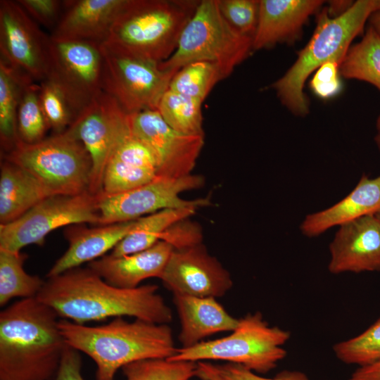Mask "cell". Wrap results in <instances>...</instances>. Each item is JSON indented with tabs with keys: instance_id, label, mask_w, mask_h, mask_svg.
<instances>
[{
	"instance_id": "cell-11",
	"label": "cell",
	"mask_w": 380,
	"mask_h": 380,
	"mask_svg": "<svg viewBox=\"0 0 380 380\" xmlns=\"http://www.w3.org/2000/svg\"><path fill=\"white\" fill-rule=\"evenodd\" d=\"M103 70L101 43L50 37L46 79L64 94L77 116L103 91Z\"/></svg>"
},
{
	"instance_id": "cell-40",
	"label": "cell",
	"mask_w": 380,
	"mask_h": 380,
	"mask_svg": "<svg viewBox=\"0 0 380 380\" xmlns=\"http://www.w3.org/2000/svg\"><path fill=\"white\" fill-rule=\"evenodd\" d=\"M161 240L170 243L175 249L187 248L202 243V229L196 222L185 219L169 228Z\"/></svg>"
},
{
	"instance_id": "cell-20",
	"label": "cell",
	"mask_w": 380,
	"mask_h": 380,
	"mask_svg": "<svg viewBox=\"0 0 380 380\" xmlns=\"http://www.w3.org/2000/svg\"><path fill=\"white\" fill-rule=\"evenodd\" d=\"M319 0H260L252 49L271 47L298 37L310 15L323 4Z\"/></svg>"
},
{
	"instance_id": "cell-33",
	"label": "cell",
	"mask_w": 380,
	"mask_h": 380,
	"mask_svg": "<svg viewBox=\"0 0 380 380\" xmlns=\"http://www.w3.org/2000/svg\"><path fill=\"white\" fill-rule=\"evenodd\" d=\"M122 369L126 380H190L197 376L198 365L191 361L151 358L129 363Z\"/></svg>"
},
{
	"instance_id": "cell-8",
	"label": "cell",
	"mask_w": 380,
	"mask_h": 380,
	"mask_svg": "<svg viewBox=\"0 0 380 380\" xmlns=\"http://www.w3.org/2000/svg\"><path fill=\"white\" fill-rule=\"evenodd\" d=\"M4 159L28 171L53 195L89 192L92 160L84 144L69 130L32 144L19 141Z\"/></svg>"
},
{
	"instance_id": "cell-37",
	"label": "cell",
	"mask_w": 380,
	"mask_h": 380,
	"mask_svg": "<svg viewBox=\"0 0 380 380\" xmlns=\"http://www.w3.org/2000/svg\"><path fill=\"white\" fill-rule=\"evenodd\" d=\"M212 366L222 380H310L305 373L298 370H283L272 378H266L237 364L227 362Z\"/></svg>"
},
{
	"instance_id": "cell-18",
	"label": "cell",
	"mask_w": 380,
	"mask_h": 380,
	"mask_svg": "<svg viewBox=\"0 0 380 380\" xmlns=\"http://www.w3.org/2000/svg\"><path fill=\"white\" fill-rule=\"evenodd\" d=\"M127 0H65L60 20L51 31L54 40L101 43Z\"/></svg>"
},
{
	"instance_id": "cell-5",
	"label": "cell",
	"mask_w": 380,
	"mask_h": 380,
	"mask_svg": "<svg viewBox=\"0 0 380 380\" xmlns=\"http://www.w3.org/2000/svg\"><path fill=\"white\" fill-rule=\"evenodd\" d=\"M196 1L127 0L108 39L135 56L162 63L175 52Z\"/></svg>"
},
{
	"instance_id": "cell-43",
	"label": "cell",
	"mask_w": 380,
	"mask_h": 380,
	"mask_svg": "<svg viewBox=\"0 0 380 380\" xmlns=\"http://www.w3.org/2000/svg\"><path fill=\"white\" fill-rule=\"evenodd\" d=\"M197 376L202 380H222L213 368L212 364L200 361L197 363Z\"/></svg>"
},
{
	"instance_id": "cell-36",
	"label": "cell",
	"mask_w": 380,
	"mask_h": 380,
	"mask_svg": "<svg viewBox=\"0 0 380 380\" xmlns=\"http://www.w3.org/2000/svg\"><path fill=\"white\" fill-rule=\"evenodd\" d=\"M220 11L237 32L253 39L258 25L259 1L217 0Z\"/></svg>"
},
{
	"instance_id": "cell-47",
	"label": "cell",
	"mask_w": 380,
	"mask_h": 380,
	"mask_svg": "<svg viewBox=\"0 0 380 380\" xmlns=\"http://www.w3.org/2000/svg\"><path fill=\"white\" fill-rule=\"evenodd\" d=\"M374 216L376 217V218L378 220L379 222L380 223V210L374 214Z\"/></svg>"
},
{
	"instance_id": "cell-4",
	"label": "cell",
	"mask_w": 380,
	"mask_h": 380,
	"mask_svg": "<svg viewBox=\"0 0 380 380\" xmlns=\"http://www.w3.org/2000/svg\"><path fill=\"white\" fill-rule=\"evenodd\" d=\"M380 11V0H358L342 14L331 17L327 8L307 45L288 71L272 84L281 103L293 114L309 112L303 88L308 77L328 61L342 63L352 41L360 34L369 17Z\"/></svg>"
},
{
	"instance_id": "cell-38",
	"label": "cell",
	"mask_w": 380,
	"mask_h": 380,
	"mask_svg": "<svg viewBox=\"0 0 380 380\" xmlns=\"http://www.w3.org/2000/svg\"><path fill=\"white\" fill-rule=\"evenodd\" d=\"M25 12L37 23L51 31L61 16L64 1L18 0Z\"/></svg>"
},
{
	"instance_id": "cell-29",
	"label": "cell",
	"mask_w": 380,
	"mask_h": 380,
	"mask_svg": "<svg viewBox=\"0 0 380 380\" xmlns=\"http://www.w3.org/2000/svg\"><path fill=\"white\" fill-rule=\"evenodd\" d=\"M340 74L370 83L380 91V37L372 27L360 42L349 48L340 65Z\"/></svg>"
},
{
	"instance_id": "cell-13",
	"label": "cell",
	"mask_w": 380,
	"mask_h": 380,
	"mask_svg": "<svg viewBox=\"0 0 380 380\" xmlns=\"http://www.w3.org/2000/svg\"><path fill=\"white\" fill-rule=\"evenodd\" d=\"M67 129L84 144L91 156L89 193L100 196L106 164L118 145L132 132L129 114L114 98L102 91Z\"/></svg>"
},
{
	"instance_id": "cell-2",
	"label": "cell",
	"mask_w": 380,
	"mask_h": 380,
	"mask_svg": "<svg viewBox=\"0 0 380 380\" xmlns=\"http://www.w3.org/2000/svg\"><path fill=\"white\" fill-rule=\"evenodd\" d=\"M58 316L37 298L0 313V380H53L68 346Z\"/></svg>"
},
{
	"instance_id": "cell-1",
	"label": "cell",
	"mask_w": 380,
	"mask_h": 380,
	"mask_svg": "<svg viewBox=\"0 0 380 380\" xmlns=\"http://www.w3.org/2000/svg\"><path fill=\"white\" fill-rule=\"evenodd\" d=\"M158 291L156 284L116 287L89 267H79L48 278L36 298L58 317L80 324L124 316L168 324L172 310Z\"/></svg>"
},
{
	"instance_id": "cell-39",
	"label": "cell",
	"mask_w": 380,
	"mask_h": 380,
	"mask_svg": "<svg viewBox=\"0 0 380 380\" xmlns=\"http://www.w3.org/2000/svg\"><path fill=\"white\" fill-rule=\"evenodd\" d=\"M340 65L337 61H328L316 70L310 80V87L319 98L330 99L340 91Z\"/></svg>"
},
{
	"instance_id": "cell-3",
	"label": "cell",
	"mask_w": 380,
	"mask_h": 380,
	"mask_svg": "<svg viewBox=\"0 0 380 380\" xmlns=\"http://www.w3.org/2000/svg\"><path fill=\"white\" fill-rule=\"evenodd\" d=\"M58 327L68 346L95 362L96 380H114L125 365L144 359H168L177 349L167 324L128 322L119 317L94 327L62 319Z\"/></svg>"
},
{
	"instance_id": "cell-16",
	"label": "cell",
	"mask_w": 380,
	"mask_h": 380,
	"mask_svg": "<svg viewBox=\"0 0 380 380\" xmlns=\"http://www.w3.org/2000/svg\"><path fill=\"white\" fill-rule=\"evenodd\" d=\"M159 279L173 294L200 298L223 296L233 285L229 272L202 243L174 249Z\"/></svg>"
},
{
	"instance_id": "cell-44",
	"label": "cell",
	"mask_w": 380,
	"mask_h": 380,
	"mask_svg": "<svg viewBox=\"0 0 380 380\" xmlns=\"http://www.w3.org/2000/svg\"><path fill=\"white\" fill-rule=\"evenodd\" d=\"M369 26L372 27L380 37V11L371 15L369 18Z\"/></svg>"
},
{
	"instance_id": "cell-10",
	"label": "cell",
	"mask_w": 380,
	"mask_h": 380,
	"mask_svg": "<svg viewBox=\"0 0 380 380\" xmlns=\"http://www.w3.org/2000/svg\"><path fill=\"white\" fill-rule=\"evenodd\" d=\"M98 196L89 192L49 196L21 217L0 224V249L20 251L27 246H43L52 231L74 224L99 225Z\"/></svg>"
},
{
	"instance_id": "cell-12",
	"label": "cell",
	"mask_w": 380,
	"mask_h": 380,
	"mask_svg": "<svg viewBox=\"0 0 380 380\" xmlns=\"http://www.w3.org/2000/svg\"><path fill=\"white\" fill-rule=\"evenodd\" d=\"M205 184V178L191 174L171 179L157 177L134 189L115 195L98 196L99 225L133 221L156 212L175 208H200L212 205L209 198L184 199L183 192L198 189Z\"/></svg>"
},
{
	"instance_id": "cell-45",
	"label": "cell",
	"mask_w": 380,
	"mask_h": 380,
	"mask_svg": "<svg viewBox=\"0 0 380 380\" xmlns=\"http://www.w3.org/2000/svg\"><path fill=\"white\" fill-rule=\"evenodd\" d=\"M374 141L379 150L380 151V132L377 134L376 136L374 137Z\"/></svg>"
},
{
	"instance_id": "cell-15",
	"label": "cell",
	"mask_w": 380,
	"mask_h": 380,
	"mask_svg": "<svg viewBox=\"0 0 380 380\" xmlns=\"http://www.w3.org/2000/svg\"><path fill=\"white\" fill-rule=\"evenodd\" d=\"M134 135L152 151L157 165V176L176 179L192 174L204 145V135L177 132L163 119L158 110L129 114Z\"/></svg>"
},
{
	"instance_id": "cell-46",
	"label": "cell",
	"mask_w": 380,
	"mask_h": 380,
	"mask_svg": "<svg viewBox=\"0 0 380 380\" xmlns=\"http://www.w3.org/2000/svg\"><path fill=\"white\" fill-rule=\"evenodd\" d=\"M376 129L379 130V132H380V113L376 119Z\"/></svg>"
},
{
	"instance_id": "cell-9",
	"label": "cell",
	"mask_w": 380,
	"mask_h": 380,
	"mask_svg": "<svg viewBox=\"0 0 380 380\" xmlns=\"http://www.w3.org/2000/svg\"><path fill=\"white\" fill-rule=\"evenodd\" d=\"M101 50L103 91L128 114L157 110L176 72L132 55L108 41L101 43Z\"/></svg>"
},
{
	"instance_id": "cell-35",
	"label": "cell",
	"mask_w": 380,
	"mask_h": 380,
	"mask_svg": "<svg viewBox=\"0 0 380 380\" xmlns=\"http://www.w3.org/2000/svg\"><path fill=\"white\" fill-rule=\"evenodd\" d=\"M39 84V99L49 127L54 134L65 132L73 122L77 114L61 89L49 80Z\"/></svg>"
},
{
	"instance_id": "cell-24",
	"label": "cell",
	"mask_w": 380,
	"mask_h": 380,
	"mask_svg": "<svg viewBox=\"0 0 380 380\" xmlns=\"http://www.w3.org/2000/svg\"><path fill=\"white\" fill-rule=\"evenodd\" d=\"M173 302L181 323L178 338L182 348L195 346L217 333L232 332L239 322L215 298L173 294Z\"/></svg>"
},
{
	"instance_id": "cell-21",
	"label": "cell",
	"mask_w": 380,
	"mask_h": 380,
	"mask_svg": "<svg viewBox=\"0 0 380 380\" xmlns=\"http://www.w3.org/2000/svg\"><path fill=\"white\" fill-rule=\"evenodd\" d=\"M136 221L98 225L91 228L83 225L84 224L68 227L64 231V236L68 241V248L55 262L46 277L49 278L61 274L105 255L132 231Z\"/></svg>"
},
{
	"instance_id": "cell-32",
	"label": "cell",
	"mask_w": 380,
	"mask_h": 380,
	"mask_svg": "<svg viewBox=\"0 0 380 380\" xmlns=\"http://www.w3.org/2000/svg\"><path fill=\"white\" fill-rule=\"evenodd\" d=\"M224 78L215 63L196 61L181 68L172 77L168 89L203 101L214 86Z\"/></svg>"
},
{
	"instance_id": "cell-22",
	"label": "cell",
	"mask_w": 380,
	"mask_h": 380,
	"mask_svg": "<svg viewBox=\"0 0 380 380\" xmlns=\"http://www.w3.org/2000/svg\"><path fill=\"white\" fill-rule=\"evenodd\" d=\"M174 247L160 240L143 251L124 256L105 255L89 262L88 267L108 284L134 289L148 278H160Z\"/></svg>"
},
{
	"instance_id": "cell-42",
	"label": "cell",
	"mask_w": 380,
	"mask_h": 380,
	"mask_svg": "<svg viewBox=\"0 0 380 380\" xmlns=\"http://www.w3.org/2000/svg\"><path fill=\"white\" fill-rule=\"evenodd\" d=\"M348 380H380V362L357 367Z\"/></svg>"
},
{
	"instance_id": "cell-19",
	"label": "cell",
	"mask_w": 380,
	"mask_h": 380,
	"mask_svg": "<svg viewBox=\"0 0 380 380\" xmlns=\"http://www.w3.org/2000/svg\"><path fill=\"white\" fill-rule=\"evenodd\" d=\"M157 177V165L152 151L132 132L118 145L106 164L101 195L128 191Z\"/></svg>"
},
{
	"instance_id": "cell-14",
	"label": "cell",
	"mask_w": 380,
	"mask_h": 380,
	"mask_svg": "<svg viewBox=\"0 0 380 380\" xmlns=\"http://www.w3.org/2000/svg\"><path fill=\"white\" fill-rule=\"evenodd\" d=\"M49 43L17 1H0V60L39 83L46 77Z\"/></svg>"
},
{
	"instance_id": "cell-17",
	"label": "cell",
	"mask_w": 380,
	"mask_h": 380,
	"mask_svg": "<svg viewBox=\"0 0 380 380\" xmlns=\"http://www.w3.org/2000/svg\"><path fill=\"white\" fill-rule=\"evenodd\" d=\"M329 253L331 274L380 271V223L374 215L339 226Z\"/></svg>"
},
{
	"instance_id": "cell-31",
	"label": "cell",
	"mask_w": 380,
	"mask_h": 380,
	"mask_svg": "<svg viewBox=\"0 0 380 380\" xmlns=\"http://www.w3.org/2000/svg\"><path fill=\"white\" fill-rule=\"evenodd\" d=\"M17 127L20 141L28 144L46 138L49 128L39 99V84L27 81L23 86L17 113Z\"/></svg>"
},
{
	"instance_id": "cell-25",
	"label": "cell",
	"mask_w": 380,
	"mask_h": 380,
	"mask_svg": "<svg viewBox=\"0 0 380 380\" xmlns=\"http://www.w3.org/2000/svg\"><path fill=\"white\" fill-rule=\"evenodd\" d=\"M51 196L31 173L4 159L0 173V224L18 219Z\"/></svg>"
},
{
	"instance_id": "cell-34",
	"label": "cell",
	"mask_w": 380,
	"mask_h": 380,
	"mask_svg": "<svg viewBox=\"0 0 380 380\" xmlns=\"http://www.w3.org/2000/svg\"><path fill=\"white\" fill-rule=\"evenodd\" d=\"M333 351L341 362L358 367L380 362V317L359 335L335 343Z\"/></svg>"
},
{
	"instance_id": "cell-26",
	"label": "cell",
	"mask_w": 380,
	"mask_h": 380,
	"mask_svg": "<svg viewBox=\"0 0 380 380\" xmlns=\"http://www.w3.org/2000/svg\"><path fill=\"white\" fill-rule=\"evenodd\" d=\"M198 208L164 209L137 220L132 231L112 250L113 256H124L146 250L160 241L175 223L189 219Z\"/></svg>"
},
{
	"instance_id": "cell-27",
	"label": "cell",
	"mask_w": 380,
	"mask_h": 380,
	"mask_svg": "<svg viewBox=\"0 0 380 380\" xmlns=\"http://www.w3.org/2000/svg\"><path fill=\"white\" fill-rule=\"evenodd\" d=\"M30 80L0 60V141L4 154L11 151L20 141L18 108L23 86Z\"/></svg>"
},
{
	"instance_id": "cell-7",
	"label": "cell",
	"mask_w": 380,
	"mask_h": 380,
	"mask_svg": "<svg viewBox=\"0 0 380 380\" xmlns=\"http://www.w3.org/2000/svg\"><path fill=\"white\" fill-rule=\"evenodd\" d=\"M251 37L232 27L222 15L217 0L199 1L184 26L173 54L160 66L177 72L196 61L217 65L228 77L252 49Z\"/></svg>"
},
{
	"instance_id": "cell-41",
	"label": "cell",
	"mask_w": 380,
	"mask_h": 380,
	"mask_svg": "<svg viewBox=\"0 0 380 380\" xmlns=\"http://www.w3.org/2000/svg\"><path fill=\"white\" fill-rule=\"evenodd\" d=\"M79 353L68 345L53 380H84L81 373L82 359Z\"/></svg>"
},
{
	"instance_id": "cell-6",
	"label": "cell",
	"mask_w": 380,
	"mask_h": 380,
	"mask_svg": "<svg viewBox=\"0 0 380 380\" xmlns=\"http://www.w3.org/2000/svg\"><path fill=\"white\" fill-rule=\"evenodd\" d=\"M290 337L289 331L270 326L258 311L239 319L237 327L229 335L177 348L168 360L195 362L224 360L242 365L256 374H267L287 355L283 346Z\"/></svg>"
},
{
	"instance_id": "cell-30",
	"label": "cell",
	"mask_w": 380,
	"mask_h": 380,
	"mask_svg": "<svg viewBox=\"0 0 380 380\" xmlns=\"http://www.w3.org/2000/svg\"><path fill=\"white\" fill-rule=\"evenodd\" d=\"M203 101L168 89L160 99L158 111L175 130L191 135H204Z\"/></svg>"
},
{
	"instance_id": "cell-28",
	"label": "cell",
	"mask_w": 380,
	"mask_h": 380,
	"mask_svg": "<svg viewBox=\"0 0 380 380\" xmlns=\"http://www.w3.org/2000/svg\"><path fill=\"white\" fill-rule=\"evenodd\" d=\"M27 255L21 251L0 249V305L14 298H36L44 281L27 273L23 265Z\"/></svg>"
},
{
	"instance_id": "cell-23",
	"label": "cell",
	"mask_w": 380,
	"mask_h": 380,
	"mask_svg": "<svg viewBox=\"0 0 380 380\" xmlns=\"http://www.w3.org/2000/svg\"><path fill=\"white\" fill-rule=\"evenodd\" d=\"M379 210L380 175L369 178L363 175L345 198L324 210L308 215L300 229L305 236L315 237L333 227L374 215Z\"/></svg>"
}]
</instances>
